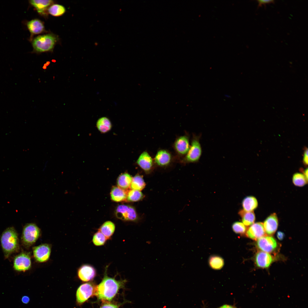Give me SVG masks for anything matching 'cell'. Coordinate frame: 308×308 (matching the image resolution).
<instances>
[{"label": "cell", "mask_w": 308, "mask_h": 308, "mask_svg": "<svg viewBox=\"0 0 308 308\" xmlns=\"http://www.w3.org/2000/svg\"><path fill=\"white\" fill-rule=\"evenodd\" d=\"M242 204L243 210L248 212L253 211L258 206L257 199L254 197L251 196L245 197L243 200Z\"/></svg>", "instance_id": "obj_22"}, {"label": "cell", "mask_w": 308, "mask_h": 308, "mask_svg": "<svg viewBox=\"0 0 308 308\" xmlns=\"http://www.w3.org/2000/svg\"><path fill=\"white\" fill-rule=\"evenodd\" d=\"M139 166L146 173H149L153 170L154 161L152 157L146 151L143 152L137 161Z\"/></svg>", "instance_id": "obj_12"}, {"label": "cell", "mask_w": 308, "mask_h": 308, "mask_svg": "<svg viewBox=\"0 0 308 308\" xmlns=\"http://www.w3.org/2000/svg\"><path fill=\"white\" fill-rule=\"evenodd\" d=\"M114 224L110 221L105 222L100 227L99 231L107 238L109 239L113 234L115 230Z\"/></svg>", "instance_id": "obj_25"}, {"label": "cell", "mask_w": 308, "mask_h": 308, "mask_svg": "<svg viewBox=\"0 0 308 308\" xmlns=\"http://www.w3.org/2000/svg\"><path fill=\"white\" fill-rule=\"evenodd\" d=\"M284 233L281 231H278L277 234V237L279 240H282L284 237Z\"/></svg>", "instance_id": "obj_36"}, {"label": "cell", "mask_w": 308, "mask_h": 308, "mask_svg": "<svg viewBox=\"0 0 308 308\" xmlns=\"http://www.w3.org/2000/svg\"><path fill=\"white\" fill-rule=\"evenodd\" d=\"M132 178L128 173L121 174L118 177L117 180L118 187L124 190L130 187Z\"/></svg>", "instance_id": "obj_23"}, {"label": "cell", "mask_w": 308, "mask_h": 308, "mask_svg": "<svg viewBox=\"0 0 308 308\" xmlns=\"http://www.w3.org/2000/svg\"><path fill=\"white\" fill-rule=\"evenodd\" d=\"M107 240L106 237L98 231L94 235L92 241L96 246H101L104 245Z\"/></svg>", "instance_id": "obj_31"}, {"label": "cell", "mask_w": 308, "mask_h": 308, "mask_svg": "<svg viewBox=\"0 0 308 308\" xmlns=\"http://www.w3.org/2000/svg\"><path fill=\"white\" fill-rule=\"evenodd\" d=\"M292 182L295 186L301 187L307 183L308 180L306 179L303 174L296 173L293 175Z\"/></svg>", "instance_id": "obj_30"}, {"label": "cell", "mask_w": 308, "mask_h": 308, "mask_svg": "<svg viewBox=\"0 0 308 308\" xmlns=\"http://www.w3.org/2000/svg\"><path fill=\"white\" fill-rule=\"evenodd\" d=\"M232 228L235 233L240 234H244L247 229L246 226L242 222H240L234 223L232 226Z\"/></svg>", "instance_id": "obj_32"}, {"label": "cell", "mask_w": 308, "mask_h": 308, "mask_svg": "<svg viewBox=\"0 0 308 308\" xmlns=\"http://www.w3.org/2000/svg\"><path fill=\"white\" fill-rule=\"evenodd\" d=\"M208 264L210 267L214 270L221 269L224 265L223 259L217 255H212L210 256L208 259Z\"/></svg>", "instance_id": "obj_26"}, {"label": "cell", "mask_w": 308, "mask_h": 308, "mask_svg": "<svg viewBox=\"0 0 308 308\" xmlns=\"http://www.w3.org/2000/svg\"><path fill=\"white\" fill-rule=\"evenodd\" d=\"M29 297L26 296H23L21 299V300L23 303H27L29 301Z\"/></svg>", "instance_id": "obj_37"}, {"label": "cell", "mask_w": 308, "mask_h": 308, "mask_svg": "<svg viewBox=\"0 0 308 308\" xmlns=\"http://www.w3.org/2000/svg\"><path fill=\"white\" fill-rule=\"evenodd\" d=\"M303 161L304 163L307 165L308 164V149L307 148L306 149L304 152Z\"/></svg>", "instance_id": "obj_35"}, {"label": "cell", "mask_w": 308, "mask_h": 308, "mask_svg": "<svg viewBox=\"0 0 308 308\" xmlns=\"http://www.w3.org/2000/svg\"><path fill=\"white\" fill-rule=\"evenodd\" d=\"M200 137V135H193L189 149L182 160L183 163H194L198 161L202 154Z\"/></svg>", "instance_id": "obj_5"}, {"label": "cell", "mask_w": 308, "mask_h": 308, "mask_svg": "<svg viewBox=\"0 0 308 308\" xmlns=\"http://www.w3.org/2000/svg\"><path fill=\"white\" fill-rule=\"evenodd\" d=\"M246 234L248 237L255 240L265 236L266 234L263 223L260 222L254 223L247 229Z\"/></svg>", "instance_id": "obj_13"}, {"label": "cell", "mask_w": 308, "mask_h": 308, "mask_svg": "<svg viewBox=\"0 0 308 308\" xmlns=\"http://www.w3.org/2000/svg\"><path fill=\"white\" fill-rule=\"evenodd\" d=\"M65 11L66 9L64 7L57 4L52 5L48 9V13L50 15L56 17L62 15Z\"/></svg>", "instance_id": "obj_29"}, {"label": "cell", "mask_w": 308, "mask_h": 308, "mask_svg": "<svg viewBox=\"0 0 308 308\" xmlns=\"http://www.w3.org/2000/svg\"><path fill=\"white\" fill-rule=\"evenodd\" d=\"M115 213L117 218L123 220L135 221L138 218L135 208L129 205H119L116 209Z\"/></svg>", "instance_id": "obj_7"}, {"label": "cell", "mask_w": 308, "mask_h": 308, "mask_svg": "<svg viewBox=\"0 0 308 308\" xmlns=\"http://www.w3.org/2000/svg\"><path fill=\"white\" fill-rule=\"evenodd\" d=\"M100 308H119L117 305L112 303L109 302H104Z\"/></svg>", "instance_id": "obj_33"}, {"label": "cell", "mask_w": 308, "mask_h": 308, "mask_svg": "<svg viewBox=\"0 0 308 308\" xmlns=\"http://www.w3.org/2000/svg\"><path fill=\"white\" fill-rule=\"evenodd\" d=\"M145 185L142 177L137 175L132 178L130 187L131 189L141 191L145 188Z\"/></svg>", "instance_id": "obj_27"}, {"label": "cell", "mask_w": 308, "mask_h": 308, "mask_svg": "<svg viewBox=\"0 0 308 308\" xmlns=\"http://www.w3.org/2000/svg\"><path fill=\"white\" fill-rule=\"evenodd\" d=\"M53 2L52 1L50 0H32L30 1V4L39 13H43Z\"/></svg>", "instance_id": "obj_24"}, {"label": "cell", "mask_w": 308, "mask_h": 308, "mask_svg": "<svg viewBox=\"0 0 308 308\" xmlns=\"http://www.w3.org/2000/svg\"><path fill=\"white\" fill-rule=\"evenodd\" d=\"M303 175H304L306 179L308 180V169H305L303 172Z\"/></svg>", "instance_id": "obj_39"}, {"label": "cell", "mask_w": 308, "mask_h": 308, "mask_svg": "<svg viewBox=\"0 0 308 308\" xmlns=\"http://www.w3.org/2000/svg\"><path fill=\"white\" fill-rule=\"evenodd\" d=\"M190 145L189 137L187 135H184L177 137L175 141L174 148L179 155L185 156L188 153Z\"/></svg>", "instance_id": "obj_11"}, {"label": "cell", "mask_w": 308, "mask_h": 308, "mask_svg": "<svg viewBox=\"0 0 308 308\" xmlns=\"http://www.w3.org/2000/svg\"><path fill=\"white\" fill-rule=\"evenodd\" d=\"M110 196L112 200L116 202H119L126 199L127 193L125 190L118 187H114L111 190Z\"/></svg>", "instance_id": "obj_19"}, {"label": "cell", "mask_w": 308, "mask_h": 308, "mask_svg": "<svg viewBox=\"0 0 308 308\" xmlns=\"http://www.w3.org/2000/svg\"><path fill=\"white\" fill-rule=\"evenodd\" d=\"M255 262L257 267L262 268L268 267L273 261V258L268 253L259 251L256 254Z\"/></svg>", "instance_id": "obj_17"}, {"label": "cell", "mask_w": 308, "mask_h": 308, "mask_svg": "<svg viewBox=\"0 0 308 308\" xmlns=\"http://www.w3.org/2000/svg\"><path fill=\"white\" fill-rule=\"evenodd\" d=\"M263 226L266 234L268 235H272L277 230L278 224L277 216L275 213L269 216L265 220Z\"/></svg>", "instance_id": "obj_14"}, {"label": "cell", "mask_w": 308, "mask_h": 308, "mask_svg": "<svg viewBox=\"0 0 308 308\" xmlns=\"http://www.w3.org/2000/svg\"><path fill=\"white\" fill-rule=\"evenodd\" d=\"M97 285L92 283H88L81 285L76 292L77 303L81 305L91 296L96 295Z\"/></svg>", "instance_id": "obj_6"}, {"label": "cell", "mask_w": 308, "mask_h": 308, "mask_svg": "<svg viewBox=\"0 0 308 308\" xmlns=\"http://www.w3.org/2000/svg\"><path fill=\"white\" fill-rule=\"evenodd\" d=\"M258 3V7H261L262 5H264L265 7H266V4H269L270 3H275V1L273 0H257Z\"/></svg>", "instance_id": "obj_34"}, {"label": "cell", "mask_w": 308, "mask_h": 308, "mask_svg": "<svg viewBox=\"0 0 308 308\" xmlns=\"http://www.w3.org/2000/svg\"><path fill=\"white\" fill-rule=\"evenodd\" d=\"M78 276L80 280L87 282L92 279L96 275L95 269L92 266L85 265L82 266L79 269Z\"/></svg>", "instance_id": "obj_16"}, {"label": "cell", "mask_w": 308, "mask_h": 308, "mask_svg": "<svg viewBox=\"0 0 308 308\" xmlns=\"http://www.w3.org/2000/svg\"><path fill=\"white\" fill-rule=\"evenodd\" d=\"M256 245L262 251L268 253L273 252L277 246L275 240L272 237L264 236L257 240Z\"/></svg>", "instance_id": "obj_9"}, {"label": "cell", "mask_w": 308, "mask_h": 308, "mask_svg": "<svg viewBox=\"0 0 308 308\" xmlns=\"http://www.w3.org/2000/svg\"><path fill=\"white\" fill-rule=\"evenodd\" d=\"M40 235V230L35 224L30 223L24 227L21 237L23 245L28 248L35 242Z\"/></svg>", "instance_id": "obj_3"}, {"label": "cell", "mask_w": 308, "mask_h": 308, "mask_svg": "<svg viewBox=\"0 0 308 308\" xmlns=\"http://www.w3.org/2000/svg\"><path fill=\"white\" fill-rule=\"evenodd\" d=\"M30 255L29 253L23 252L17 255L13 261V268L18 271L28 270L31 267Z\"/></svg>", "instance_id": "obj_8"}, {"label": "cell", "mask_w": 308, "mask_h": 308, "mask_svg": "<svg viewBox=\"0 0 308 308\" xmlns=\"http://www.w3.org/2000/svg\"><path fill=\"white\" fill-rule=\"evenodd\" d=\"M107 268L108 266L105 268L102 280L97 285L96 295L102 301L109 302L115 297L119 289L124 286L126 280H117L114 278L109 277L107 273Z\"/></svg>", "instance_id": "obj_1"}, {"label": "cell", "mask_w": 308, "mask_h": 308, "mask_svg": "<svg viewBox=\"0 0 308 308\" xmlns=\"http://www.w3.org/2000/svg\"><path fill=\"white\" fill-rule=\"evenodd\" d=\"M27 26L29 31L34 34L40 33L44 29L43 23L38 19H34L28 21L27 23Z\"/></svg>", "instance_id": "obj_18"}, {"label": "cell", "mask_w": 308, "mask_h": 308, "mask_svg": "<svg viewBox=\"0 0 308 308\" xmlns=\"http://www.w3.org/2000/svg\"><path fill=\"white\" fill-rule=\"evenodd\" d=\"M219 308H236L235 307H234L233 306H231V305H229L226 304V305H224L220 307Z\"/></svg>", "instance_id": "obj_38"}, {"label": "cell", "mask_w": 308, "mask_h": 308, "mask_svg": "<svg viewBox=\"0 0 308 308\" xmlns=\"http://www.w3.org/2000/svg\"><path fill=\"white\" fill-rule=\"evenodd\" d=\"M33 252L35 260L39 262H43L49 259L51 253V247L48 244H43L35 247Z\"/></svg>", "instance_id": "obj_10"}, {"label": "cell", "mask_w": 308, "mask_h": 308, "mask_svg": "<svg viewBox=\"0 0 308 308\" xmlns=\"http://www.w3.org/2000/svg\"><path fill=\"white\" fill-rule=\"evenodd\" d=\"M1 242L5 258H8L17 251L19 248V238L17 232L13 227H9L3 232Z\"/></svg>", "instance_id": "obj_2"}, {"label": "cell", "mask_w": 308, "mask_h": 308, "mask_svg": "<svg viewBox=\"0 0 308 308\" xmlns=\"http://www.w3.org/2000/svg\"><path fill=\"white\" fill-rule=\"evenodd\" d=\"M98 130L101 133H105L109 131L112 127L110 120L106 117H101L98 119L96 123Z\"/></svg>", "instance_id": "obj_20"}, {"label": "cell", "mask_w": 308, "mask_h": 308, "mask_svg": "<svg viewBox=\"0 0 308 308\" xmlns=\"http://www.w3.org/2000/svg\"><path fill=\"white\" fill-rule=\"evenodd\" d=\"M172 156L168 151L164 149L157 151L154 159V163L159 166L164 167L168 165L171 163Z\"/></svg>", "instance_id": "obj_15"}, {"label": "cell", "mask_w": 308, "mask_h": 308, "mask_svg": "<svg viewBox=\"0 0 308 308\" xmlns=\"http://www.w3.org/2000/svg\"><path fill=\"white\" fill-rule=\"evenodd\" d=\"M56 38L51 34L40 35L35 38L32 42L34 49L38 52H43L50 51L54 48Z\"/></svg>", "instance_id": "obj_4"}, {"label": "cell", "mask_w": 308, "mask_h": 308, "mask_svg": "<svg viewBox=\"0 0 308 308\" xmlns=\"http://www.w3.org/2000/svg\"><path fill=\"white\" fill-rule=\"evenodd\" d=\"M144 197V195L141 191L131 189L127 193L126 199L129 202H137L141 200Z\"/></svg>", "instance_id": "obj_28"}, {"label": "cell", "mask_w": 308, "mask_h": 308, "mask_svg": "<svg viewBox=\"0 0 308 308\" xmlns=\"http://www.w3.org/2000/svg\"><path fill=\"white\" fill-rule=\"evenodd\" d=\"M238 213L242 218V223L245 226H250L254 223L256 218L253 211L248 212L241 210Z\"/></svg>", "instance_id": "obj_21"}]
</instances>
